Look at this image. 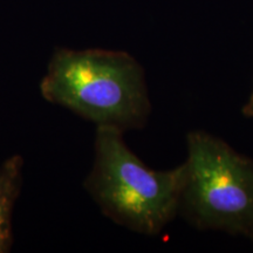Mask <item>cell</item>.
Here are the masks:
<instances>
[{
    "instance_id": "cell-1",
    "label": "cell",
    "mask_w": 253,
    "mask_h": 253,
    "mask_svg": "<svg viewBox=\"0 0 253 253\" xmlns=\"http://www.w3.org/2000/svg\"><path fill=\"white\" fill-rule=\"evenodd\" d=\"M40 93L96 126L122 131L143 128L151 112L143 68L122 50L56 48Z\"/></svg>"
},
{
    "instance_id": "cell-2",
    "label": "cell",
    "mask_w": 253,
    "mask_h": 253,
    "mask_svg": "<svg viewBox=\"0 0 253 253\" xmlns=\"http://www.w3.org/2000/svg\"><path fill=\"white\" fill-rule=\"evenodd\" d=\"M123 132L96 126L94 164L84 189L114 223L142 235H158L178 214L184 166L150 169L126 147Z\"/></svg>"
},
{
    "instance_id": "cell-3",
    "label": "cell",
    "mask_w": 253,
    "mask_h": 253,
    "mask_svg": "<svg viewBox=\"0 0 253 253\" xmlns=\"http://www.w3.org/2000/svg\"><path fill=\"white\" fill-rule=\"evenodd\" d=\"M178 213L198 230L253 240V160L203 130L186 136Z\"/></svg>"
},
{
    "instance_id": "cell-4",
    "label": "cell",
    "mask_w": 253,
    "mask_h": 253,
    "mask_svg": "<svg viewBox=\"0 0 253 253\" xmlns=\"http://www.w3.org/2000/svg\"><path fill=\"white\" fill-rule=\"evenodd\" d=\"M24 160L13 155L0 166V253H7L13 243L12 214L23 186Z\"/></svg>"
},
{
    "instance_id": "cell-5",
    "label": "cell",
    "mask_w": 253,
    "mask_h": 253,
    "mask_svg": "<svg viewBox=\"0 0 253 253\" xmlns=\"http://www.w3.org/2000/svg\"><path fill=\"white\" fill-rule=\"evenodd\" d=\"M243 114H244L246 118L253 120V90L251 95H250L248 102L243 107Z\"/></svg>"
}]
</instances>
